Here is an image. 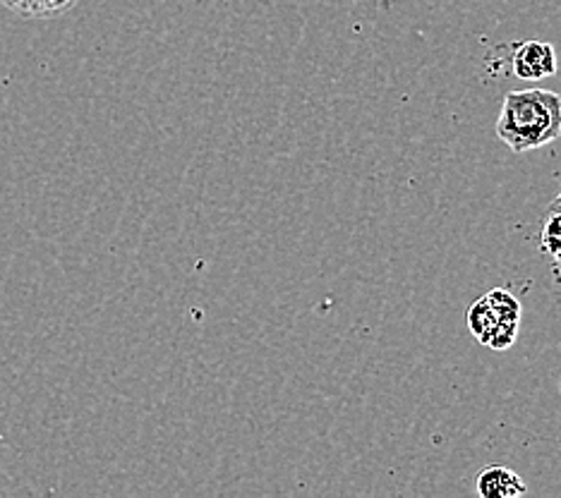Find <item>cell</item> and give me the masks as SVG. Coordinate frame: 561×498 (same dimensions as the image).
<instances>
[{
  "label": "cell",
  "mask_w": 561,
  "mask_h": 498,
  "mask_svg": "<svg viewBox=\"0 0 561 498\" xmlns=\"http://www.w3.org/2000/svg\"><path fill=\"white\" fill-rule=\"evenodd\" d=\"M561 135V96L547 89L508 92L496 118V137L516 151L526 153L554 142Z\"/></svg>",
  "instance_id": "obj_1"
},
{
  "label": "cell",
  "mask_w": 561,
  "mask_h": 498,
  "mask_svg": "<svg viewBox=\"0 0 561 498\" xmlns=\"http://www.w3.org/2000/svg\"><path fill=\"white\" fill-rule=\"evenodd\" d=\"M520 302L508 290L494 288L468 310V326L492 350H508L518 336Z\"/></svg>",
  "instance_id": "obj_2"
},
{
  "label": "cell",
  "mask_w": 561,
  "mask_h": 498,
  "mask_svg": "<svg viewBox=\"0 0 561 498\" xmlns=\"http://www.w3.org/2000/svg\"><path fill=\"white\" fill-rule=\"evenodd\" d=\"M512 66L520 80H542V77H552L559 70L557 50L547 42L518 44Z\"/></svg>",
  "instance_id": "obj_3"
},
{
  "label": "cell",
  "mask_w": 561,
  "mask_h": 498,
  "mask_svg": "<svg viewBox=\"0 0 561 498\" xmlns=\"http://www.w3.org/2000/svg\"><path fill=\"white\" fill-rule=\"evenodd\" d=\"M476 489L482 498H516L528 491L526 482H523L514 470L492 465L482 470L476 482Z\"/></svg>",
  "instance_id": "obj_4"
},
{
  "label": "cell",
  "mask_w": 561,
  "mask_h": 498,
  "mask_svg": "<svg viewBox=\"0 0 561 498\" xmlns=\"http://www.w3.org/2000/svg\"><path fill=\"white\" fill-rule=\"evenodd\" d=\"M542 250L561 268V197L552 204L547 221L542 225Z\"/></svg>",
  "instance_id": "obj_5"
},
{
  "label": "cell",
  "mask_w": 561,
  "mask_h": 498,
  "mask_svg": "<svg viewBox=\"0 0 561 498\" xmlns=\"http://www.w3.org/2000/svg\"><path fill=\"white\" fill-rule=\"evenodd\" d=\"M80 0H32L30 3V18L46 20V18H60L68 10L78 5Z\"/></svg>",
  "instance_id": "obj_6"
},
{
  "label": "cell",
  "mask_w": 561,
  "mask_h": 498,
  "mask_svg": "<svg viewBox=\"0 0 561 498\" xmlns=\"http://www.w3.org/2000/svg\"><path fill=\"white\" fill-rule=\"evenodd\" d=\"M30 3L32 0H0V5L12 10L20 18H30Z\"/></svg>",
  "instance_id": "obj_7"
},
{
  "label": "cell",
  "mask_w": 561,
  "mask_h": 498,
  "mask_svg": "<svg viewBox=\"0 0 561 498\" xmlns=\"http://www.w3.org/2000/svg\"><path fill=\"white\" fill-rule=\"evenodd\" d=\"M559 391H561V377H559Z\"/></svg>",
  "instance_id": "obj_8"
}]
</instances>
